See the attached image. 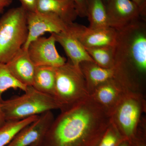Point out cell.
<instances>
[{
    "label": "cell",
    "instance_id": "6da1fadb",
    "mask_svg": "<svg viewBox=\"0 0 146 146\" xmlns=\"http://www.w3.org/2000/svg\"><path fill=\"white\" fill-rule=\"evenodd\" d=\"M111 116L91 96L61 111L39 146H98Z\"/></svg>",
    "mask_w": 146,
    "mask_h": 146
},
{
    "label": "cell",
    "instance_id": "7a4b0ae2",
    "mask_svg": "<svg viewBox=\"0 0 146 146\" xmlns=\"http://www.w3.org/2000/svg\"><path fill=\"white\" fill-rule=\"evenodd\" d=\"M116 31L114 78L129 91L143 94L146 82V19L141 18Z\"/></svg>",
    "mask_w": 146,
    "mask_h": 146
},
{
    "label": "cell",
    "instance_id": "3957f363",
    "mask_svg": "<svg viewBox=\"0 0 146 146\" xmlns=\"http://www.w3.org/2000/svg\"><path fill=\"white\" fill-rule=\"evenodd\" d=\"M27 13L21 6L11 9L0 18V63H8L26 42Z\"/></svg>",
    "mask_w": 146,
    "mask_h": 146
},
{
    "label": "cell",
    "instance_id": "277c9868",
    "mask_svg": "<svg viewBox=\"0 0 146 146\" xmlns=\"http://www.w3.org/2000/svg\"><path fill=\"white\" fill-rule=\"evenodd\" d=\"M22 96L0 103L6 121L26 119L54 110L60 106L54 97L28 86Z\"/></svg>",
    "mask_w": 146,
    "mask_h": 146
},
{
    "label": "cell",
    "instance_id": "5b68a950",
    "mask_svg": "<svg viewBox=\"0 0 146 146\" xmlns=\"http://www.w3.org/2000/svg\"><path fill=\"white\" fill-rule=\"evenodd\" d=\"M90 96L81 70L70 61L55 68L54 97L61 111L73 106Z\"/></svg>",
    "mask_w": 146,
    "mask_h": 146
},
{
    "label": "cell",
    "instance_id": "8992f818",
    "mask_svg": "<svg viewBox=\"0 0 146 146\" xmlns=\"http://www.w3.org/2000/svg\"><path fill=\"white\" fill-rule=\"evenodd\" d=\"M146 112L144 94L128 91L111 114V119L123 136L130 141L136 136Z\"/></svg>",
    "mask_w": 146,
    "mask_h": 146
},
{
    "label": "cell",
    "instance_id": "52a82bcc",
    "mask_svg": "<svg viewBox=\"0 0 146 146\" xmlns=\"http://www.w3.org/2000/svg\"><path fill=\"white\" fill-rule=\"evenodd\" d=\"M27 38L23 48L27 50L29 45L46 33L57 34L68 31V24L54 13L36 11L27 12Z\"/></svg>",
    "mask_w": 146,
    "mask_h": 146
},
{
    "label": "cell",
    "instance_id": "ba28073f",
    "mask_svg": "<svg viewBox=\"0 0 146 146\" xmlns=\"http://www.w3.org/2000/svg\"><path fill=\"white\" fill-rule=\"evenodd\" d=\"M56 42L54 35L51 34L48 37L40 36L29 44L27 50L36 67L48 66L56 68L67 62L65 58L58 53Z\"/></svg>",
    "mask_w": 146,
    "mask_h": 146
},
{
    "label": "cell",
    "instance_id": "9c48e42d",
    "mask_svg": "<svg viewBox=\"0 0 146 146\" xmlns=\"http://www.w3.org/2000/svg\"><path fill=\"white\" fill-rule=\"evenodd\" d=\"M68 31L85 48L114 46L117 34L116 30L112 28L92 29L74 23L68 24Z\"/></svg>",
    "mask_w": 146,
    "mask_h": 146
},
{
    "label": "cell",
    "instance_id": "30bf717a",
    "mask_svg": "<svg viewBox=\"0 0 146 146\" xmlns=\"http://www.w3.org/2000/svg\"><path fill=\"white\" fill-rule=\"evenodd\" d=\"M110 27L117 30L144 18L131 0H108L105 3Z\"/></svg>",
    "mask_w": 146,
    "mask_h": 146
},
{
    "label": "cell",
    "instance_id": "8fae6325",
    "mask_svg": "<svg viewBox=\"0 0 146 146\" xmlns=\"http://www.w3.org/2000/svg\"><path fill=\"white\" fill-rule=\"evenodd\" d=\"M54 119L52 111L41 114L37 119L20 131L6 146H30L35 143L40 145Z\"/></svg>",
    "mask_w": 146,
    "mask_h": 146
},
{
    "label": "cell",
    "instance_id": "7c38bea8",
    "mask_svg": "<svg viewBox=\"0 0 146 146\" xmlns=\"http://www.w3.org/2000/svg\"><path fill=\"white\" fill-rule=\"evenodd\" d=\"M128 91L114 78L97 87L90 96L109 113L113 110Z\"/></svg>",
    "mask_w": 146,
    "mask_h": 146
},
{
    "label": "cell",
    "instance_id": "4fadbf2b",
    "mask_svg": "<svg viewBox=\"0 0 146 146\" xmlns=\"http://www.w3.org/2000/svg\"><path fill=\"white\" fill-rule=\"evenodd\" d=\"M6 64L20 83L27 86H32L36 67L31 59L27 50L22 48Z\"/></svg>",
    "mask_w": 146,
    "mask_h": 146
},
{
    "label": "cell",
    "instance_id": "5bb4252c",
    "mask_svg": "<svg viewBox=\"0 0 146 146\" xmlns=\"http://www.w3.org/2000/svg\"><path fill=\"white\" fill-rule=\"evenodd\" d=\"M56 41L64 49L70 61L77 69L80 70V65L85 61H93L85 47L73 35L67 31L57 34H53Z\"/></svg>",
    "mask_w": 146,
    "mask_h": 146
},
{
    "label": "cell",
    "instance_id": "9a60e30c",
    "mask_svg": "<svg viewBox=\"0 0 146 146\" xmlns=\"http://www.w3.org/2000/svg\"><path fill=\"white\" fill-rule=\"evenodd\" d=\"M36 11L54 13L68 24L74 23L78 16L72 0H37Z\"/></svg>",
    "mask_w": 146,
    "mask_h": 146
},
{
    "label": "cell",
    "instance_id": "2e32d148",
    "mask_svg": "<svg viewBox=\"0 0 146 146\" xmlns=\"http://www.w3.org/2000/svg\"><path fill=\"white\" fill-rule=\"evenodd\" d=\"M80 68L90 96L97 87L108 80L114 78L115 76L113 68H102L93 61L82 62L80 64Z\"/></svg>",
    "mask_w": 146,
    "mask_h": 146
},
{
    "label": "cell",
    "instance_id": "e0dca14e",
    "mask_svg": "<svg viewBox=\"0 0 146 146\" xmlns=\"http://www.w3.org/2000/svg\"><path fill=\"white\" fill-rule=\"evenodd\" d=\"M55 85V68L36 67L32 86L37 91L54 96Z\"/></svg>",
    "mask_w": 146,
    "mask_h": 146
},
{
    "label": "cell",
    "instance_id": "ac0fdd59",
    "mask_svg": "<svg viewBox=\"0 0 146 146\" xmlns=\"http://www.w3.org/2000/svg\"><path fill=\"white\" fill-rule=\"evenodd\" d=\"M87 17L89 27L100 29L110 27L106 7L103 0H88Z\"/></svg>",
    "mask_w": 146,
    "mask_h": 146
},
{
    "label": "cell",
    "instance_id": "d6986e66",
    "mask_svg": "<svg viewBox=\"0 0 146 146\" xmlns=\"http://www.w3.org/2000/svg\"><path fill=\"white\" fill-rule=\"evenodd\" d=\"M39 116H33L22 120L7 121L0 127V146L7 145L20 131L37 119Z\"/></svg>",
    "mask_w": 146,
    "mask_h": 146
},
{
    "label": "cell",
    "instance_id": "ffe728a7",
    "mask_svg": "<svg viewBox=\"0 0 146 146\" xmlns=\"http://www.w3.org/2000/svg\"><path fill=\"white\" fill-rule=\"evenodd\" d=\"M94 62L102 68L112 69L114 63V46L85 48Z\"/></svg>",
    "mask_w": 146,
    "mask_h": 146
},
{
    "label": "cell",
    "instance_id": "44dd1931",
    "mask_svg": "<svg viewBox=\"0 0 146 146\" xmlns=\"http://www.w3.org/2000/svg\"><path fill=\"white\" fill-rule=\"evenodd\" d=\"M27 87L15 78L6 64L0 63V103L3 100V94L8 89H19L24 92L26 90Z\"/></svg>",
    "mask_w": 146,
    "mask_h": 146
},
{
    "label": "cell",
    "instance_id": "7402d4cb",
    "mask_svg": "<svg viewBox=\"0 0 146 146\" xmlns=\"http://www.w3.org/2000/svg\"><path fill=\"white\" fill-rule=\"evenodd\" d=\"M125 139L111 119L110 123L98 146H118Z\"/></svg>",
    "mask_w": 146,
    "mask_h": 146
},
{
    "label": "cell",
    "instance_id": "603a6c76",
    "mask_svg": "<svg viewBox=\"0 0 146 146\" xmlns=\"http://www.w3.org/2000/svg\"><path fill=\"white\" fill-rule=\"evenodd\" d=\"M146 119L142 120L135 137L130 141L131 146H146Z\"/></svg>",
    "mask_w": 146,
    "mask_h": 146
},
{
    "label": "cell",
    "instance_id": "cb8c5ba5",
    "mask_svg": "<svg viewBox=\"0 0 146 146\" xmlns=\"http://www.w3.org/2000/svg\"><path fill=\"white\" fill-rule=\"evenodd\" d=\"M75 4L78 16L87 17L88 0H72Z\"/></svg>",
    "mask_w": 146,
    "mask_h": 146
},
{
    "label": "cell",
    "instance_id": "d4e9b609",
    "mask_svg": "<svg viewBox=\"0 0 146 146\" xmlns=\"http://www.w3.org/2000/svg\"><path fill=\"white\" fill-rule=\"evenodd\" d=\"M21 6L27 12H34L36 11L37 0H20Z\"/></svg>",
    "mask_w": 146,
    "mask_h": 146
},
{
    "label": "cell",
    "instance_id": "484cf974",
    "mask_svg": "<svg viewBox=\"0 0 146 146\" xmlns=\"http://www.w3.org/2000/svg\"><path fill=\"white\" fill-rule=\"evenodd\" d=\"M140 9L142 16L144 18L146 16V0H131Z\"/></svg>",
    "mask_w": 146,
    "mask_h": 146
},
{
    "label": "cell",
    "instance_id": "4316f807",
    "mask_svg": "<svg viewBox=\"0 0 146 146\" xmlns=\"http://www.w3.org/2000/svg\"><path fill=\"white\" fill-rule=\"evenodd\" d=\"M13 0H0V15L2 14L6 8L12 3Z\"/></svg>",
    "mask_w": 146,
    "mask_h": 146
},
{
    "label": "cell",
    "instance_id": "83f0119b",
    "mask_svg": "<svg viewBox=\"0 0 146 146\" xmlns=\"http://www.w3.org/2000/svg\"><path fill=\"white\" fill-rule=\"evenodd\" d=\"M6 121L4 114L2 109L1 107V104H0V127L4 125Z\"/></svg>",
    "mask_w": 146,
    "mask_h": 146
},
{
    "label": "cell",
    "instance_id": "f1b7e54d",
    "mask_svg": "<svg viewBox=\"0 0 146 146\" xmlns=\"http://www.w3.org/2000/svg\"><path fill=\"white\" fill-rule=\"evenodd\" d=\"M118 146H131L130 141L127 139H125L121 142Z\"/></svg>",
    "mask_w": 146,
    "mask_h": 146
},
{
    "label": "cell",
    "instance_id": "f546056e",
    "mask_svg": "<svg viewBox=\"0 0 146 146\" xmlns=\"http://www.w3.org/2000/svg\"><path fill=\"white\" fill-rule=\"evenodd\" d=\"M39 144L38 143H34L33 144V145H31L30 146H39Z\"/></svg>",
    "mask_w": 146,
    "mask_h": 146
},
{
    "label": "cell",
    "instance_id": "4dcf8cb0",
    "mask_svg": "<svg viewBox=\"0 0 146 146\" xmlns=\"http://www.w3.org/2000/svg\"><path fill=\"white\" fill-rule=\"evenodd\" d=\"M108 0H103L104 2V3L105 4V3L106 2V1Z\"/></svg>",
    "mask_w": 146,
    "mask_h": 146
}]
</instances>
